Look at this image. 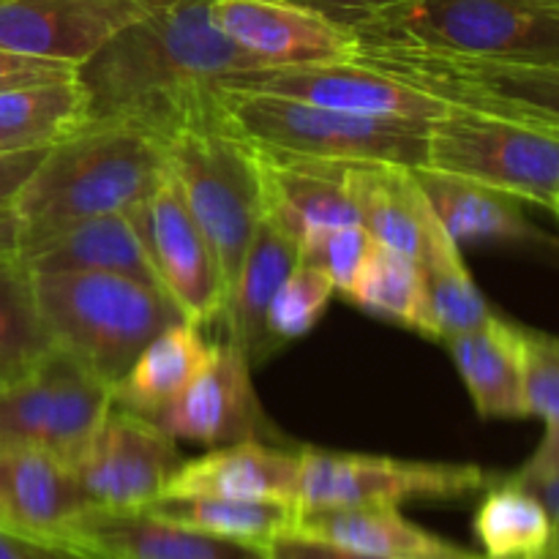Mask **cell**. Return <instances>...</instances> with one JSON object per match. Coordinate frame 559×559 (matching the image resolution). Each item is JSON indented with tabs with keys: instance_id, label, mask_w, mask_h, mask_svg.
<instances>
[{
	"instance_id": "cell-1",
	"label": "cell",
	"mask_w": 559,
	"mask_h": 559,
	"mask_svg": "<svg viewBox=\"0 0 559 559\" xmlns=\"http://www.w3.org/2000/svg\"><path fill=\"white\" fill-rule=\"evenodd\" d=\"M211 3L151 0L142 20L85 60L76 80L87 118L126 120L164 142L224 80L262 69L213 25Z\"/></svg>"
},
{
	"instance_id": "cell-2",
	"label": "cell",
	"mask_w": 559,
	"mask_h": 559,
	"mask_svg": "<svg viewBox=\"0 0 559 559\" xmlns=\"http://www.w3.org/2000/svg\"><path fill=\"white\" fill-rule=\"evenodd\" d=\"M164 173L158 136L126 120H82L49 142L16 194V251L69 224L126 213L151 194Z\"/></svg>"
},
{
	"instance_id": "cell-3",
	"label": "cell",
	"mask_w": 559,
	"mask_h": 559,
	"mask_svg": "<svg viewBox=\"0 0 559 559\" xmlns=\"http://www.w3.org/2000/svg\"><path fill=\"white\" fill-rule=\"evenodd\" d=\"M164 162L186 207L211 243L229 298L246 249L265 218L260 145L235 129L222 109L216 87L213 96L186 115L183 123L164 140Z\"/></svg>"
},
{
	"instance_id": "cell-4",
	"label": "cell",
	"mask_w": 559,
	"mask_h": 559,
	"mask_svg": "<svg viewBox=\"0 0 559 559\" xmlns=\"http://www.w3.org/2000/svg\"><path fill=\"white\" fill-rule=\"evenodd\" d=\"M55 349L112 388L162 331L186 320L167 293L118 273H31Z\"/></svg>"
},
{
	"instance_id": "cell-5",
	"label": "cell",
	"mask_w": 559,
	"mask_h": 559,
	"mask_svg": "<svg viewBox=\"0 0 559 559\" xmlns=\"http://www.w3.org/2000/svg\"><path fill=\"white\" fill-rule=\"evenodd\" d=\"M355 36L489 63H559L549 0H399Z\"/></svg>"
},
{
	"instance_id": "cell-6",
	"label": "cell",
	"mask_w": 559,
	"mask_h": 559,
	"mask_svg": "<svg viewBox=\"0 0 559 559\" xmlns=\"http://www.w3.org/2000/svg\"><path fill=\"white\" fill-rule=\"evenodd\" d=\"M218 102L240 134L267 151L328 162H388L426 167L429 123L338 112L282 96L218 87Z\"/></svg>"
},
{
	"instance_id": "cell-7",
	"label": "cell",
	"mask_w": 559,
	"mask_h": 559,
	"mask_svg": "<svg viewBox=\"0 0 559 559\" xmlns=\"http://www.w3.org/2000/svg\"><path fill=\"white\" fill-rule=\"evenodd\" d=\"M358 63L388 71L453 107L519 120L559 140V63H489L366 41H360Z\"/></svg>"
},
{
	"instance_id": "cell-8",
	"label": "cell",
	"mask_w": 559,
	"mask_h": 559,
	"mask_svg": "<svg viewBox=\"0 0 559 559\" xmlns=\"http://www.w3.org/2000/svg\"><path fill=\"white\" fill-rule=\"evenodd\" d=\"M426 167L555 211L559 140L500 115L453 107L426 131Z\"/></svg>"
},
{
	"instance_id": "cell-9",
	"label": "cell",
	"mask_w": 559,
	"mask_h": 559,
	"mask_svg": "<svg viewBox=\"0 0 559 559\" xmlns=\"http://www.w3.org/2000/svg\"><path fill=\"white\" fill-rule=\"evenodd\" d=\"M112 407V388L63 353L0 385V448H36L71 464Z\"/></svg>"
},
{
	"instance_id": "cell-10",
	"label": "cell",
	"mask_w": 559,
	"mask_h": 559,
	"mask_svg": "<svg viewBox=\"0 0 559 559\" xmlns=\"http://www.w3.org/2000/svg\"><path fill=\"white\" fill-rule=\"evenodd\" d=\"M491 475L475 464L402 462L369 453L300 451L298 513L322 508L388 506L413 500H462L486 491Z\"/></svg>"
},
{
	"instance_id": "cell-11",
	"label": "cell",
	"mask_w": 559,
	"mask_h": 559,
	"mask_svg": "<svg viewBox=\"0 0 559 559\" xmlns=\"http://www.w3.org/2000/svg\"><path fill=\"white\" fill-rule=\"evenodd\" d=\"M183 462L178 442L153 420L112 402L69 469L91 508L142 511L164 495Z\"/></svg>"
},
{
	"instance_id": "cell-12",
	"label": "cell",
	"mask_w": 559,
	"mask_h": 559,
	"mask_svg": "<svg viewBox=\"0 0 559 559\" xmlns=\"http://www.w3.org/2000/svg\"><path fill=\"white\" fill-rule=\"evenodd\" d=\"M218 87L262 96L295 98L338 112L371 115V118H404L431 123L451 112V104L435 93L407 85L388 71L358 63H306V66H262L238 71Z\"/></svg>"
},
{
	"instance_id": "cell-13",
	"label": "cell",
	"mask_w": 559,
	"mask_h": 559,
	"mask_svg": "<svg viewBox=\"0 0 559 559\" xmlns=\"http://www.w3.org/2000/svg\"><path fill=\"white\" fill-rule=\"evenodd\" d=\"M126 213L145 246L158 284L186 320L200 328L222 320L227 300L222 271L173 178L164 173L151 194Z\"/></svg>"
},
{
	"instance_id": "cell-14",
	"label": "cell",
	"mask_w": 559,
	"mask_h": 559,
	"mask_svg": "<svg viewBox=\"0 0 559 559\" xmlns=\"http://www.w3.org/2000/svg\"><path fill=\"white\" fill-rule=\"evenodd\" d=\"M211 20L260 66L349 63L360 52L349 27L289 0H213Z\"/></svg>"
},
{
	"instance_id": "cell-15",
	"label": "cell",
	"mask_w": 559,
	"mask_h": 559,
	"mask_svg": "<svg viewBox=\"0 0 559 559\" xmlns=\"http://www.w3.org/2000/svg\"><path fill=\"white\" fill-rule=\"evenodd\" d=\"M151 0H0V47L80 69Z\"/></svg>"
},
{
	"instance_id": "cell-16",
	"label": "cell",
	"mask_w": 559,
	"mask_h": 559,
	"mask_svg": "<svg viewBox=\"0 0 559 559\" xmlns=\"http://www.w3.org/2000/svg\"><path fill=\"white\" fill-rule=\"evenodd\" d=\"M249 358L233 342L216 344L211 364L175 402L151 418L169 440L218 448L260 440L262 415Z\"/></svg>"
},
{
	"instance_id": "cell-17",
	"label": "cell",
	"mask_w": 559,
	"mask_h": 559,
	"mask_svg": "<svg viewBox=\"0 0 559 559\" xmlns=\"http://www.w3.org/2000/svg\"><path fill=\"white\" fill-rule=\"evenodd\" d=\"M55 544L91 559H267V546L218 538L147 511L87 508Z\"/></svg>"
},
{
	"instance_id": "cell-18",
	"label": "cell",
	"mask_w": 559,
	"mask_h": 559,
	"mask_svg": "<svg viewBox=\"0 0 559 559\" xmlns=\"http://www.w3.org/2000/svg\"><path fill=\"white\" fill-rule=\"evenodd\" d=\"M87 508L69 464L36 448H0V533L55 544Z\"/></svg>"
},
{
	"instance_id": "cell-19",
	"label": "cell",
	"mask_w": 559,
	"mask_h": 559,
	"mask_svg": "<svg viewBox=\"0 0 559 559\" xmlns=\"http://www.w3.org/2000/svg\"><path fill=\"white\" fill-rule=\"evenodd\" d=\"M300 451L243 440L207 448L186 459L162 497H229V500L287 502L298 508Z\"/></svg>"
},
{
	"instance_id": "cell-20",
	"label": "cell",
	"mask_w": 559,
	"mask_h": 559,
	"mask_svg": "<svg viewBox=\"0 0 559 559\" xmlns=\"http://www.w3.org/2000/svg\"><path fill=\"white\" fill-rule=\"evenodd\" d=\"M260 153L265 178V216L282 224L300 246L325 229L360 224L344 183V162L295 156L267 147H260Z\"/></svg>"
},
{
	"instance_id": "cell-21",
	"label": "cell",
	"mask_w": 559,
	"mask_h": 559,
	"mask_svg": "<svg viewBox=\"0 0 559 559\" xmlns=\"http://www.w3.org/2000/svg\"><path fill=\"white\" fill-rule=\"evenodd\" d=\"M413 169L388 162L342 164L344 183L366 233L377 243L404 251L420 262L431 240L442 233V224Z\"/></svg>"
},
{
	"instance_id": "cell-22",
	"label": "cell",
	"mask_w": 559,
	"mask_h": 559,
	"mask_svg": "<svg viewBox=\"0 0 559 559\" xmlns=\"http://www.w3.org/2000/svg\"><path fill=\"white\" fill-rule=\"evenodd\" d=\"M298 262V240L271 216L262 218L229 289L222 320H218L227 328V342L243 349L251 366L267 364L278 353L267 333V309H271L273 295L278 293L282 282Z\"/></svg>"
},
{
	"instance_id": "cell-23",
	"label": "cell",
	"mask_w": 559,
	"mask_h": 559,
	"mask_svg": "<svg viewBox=\"0 0 559 559\" xmlns=\"http://www.w3.org/2000/svg\"><path fill=\"white\" fill-rule=\"evenodd\" d=\"M16 257L31 273H118L162 289L129 213L69 224L20 249Z\"/></svg>"
},
{
	"instance_id": "cell-24",
	"label": "cell",
	"mask_w": 559,
	"mask_h": 559,
	"mask_svg": "<svg viewBox=\"0 0 559 559\" xmlns=\"http://www.w3.org/2000/svg\"><path fill=\"white\" fill-rule=\"evenodd\" d=\"M293 533L325 540L342 549L393 559H475L462 546L418 527L399 508L358 506L300 511Z\"/></svg>"
},
{
	"instance_id": "cell-25",
	"label": "cell",
	"mask_w": 559,
	"mask_h": 559,
	"mask_svg": "<svg viewBox=\"0 0 559 559\" xmlns=\"http://www.w3.org/2000/svg\"><path fill=\"white\" fill-rule=\"evenodd\" d=\"M480 418H527L522 388V328L491 314L484 325L442 342Z\"/></svg>"
},
{
	"instance_id": "cell-26",
	"label": "cell",
	"mask_w": 559,
	"mask_h": 559,
	"mask_svg": "<svg viewBox=\"0 0 559 559\" xmlns=\"http://www.w3.org/2000/svg\"><path fill=\"white\" fill-rule=\"evenodd\" d=\"M413 173L442 229L459 246L480 240H546L527 222L516 197L431 167H415Z\"/></svg>"
},
{
	"instance_id": "cell-27",
	"label": "cell",
	"mask_w": 559,
	"mask_h": 559,
	"mask_svg": "<svg viewBox=\"0 0 559 559\" xmlns=\"http://www.w3.org/2000/svg\"><path fill=\"white\" fill-rule=\"evenodd\" d=\"M216 344L202 336V328L180 320L158 333L112 385V402L151 418L180 396L211 364Z\"/></svg>"
},
{
	"instance_id": "cell-28",
	"label": "cell",
	"mask_w": 559,
	"mask_h": 559,
	"mask_svg": "<svg viewBox=\"0 0 559 559\" xmlns=\"http://www.w3.org/2000/svg\"><path fill=\"white\" fill-rule=\"evenodd\" d=\"M142 511L200 533L254 546H267L271 540L293 533L298 519V508L287 502L229 497H158Z\"/></svg>"
},
{
	"instance_id": "cell-29",
	"label": "cell",
	"mask_w": 559,
	"mask_h": 559,
	"mask_svg": "<svg viewBox=\"0 0 559 559\" xmlns=\"http://www.w3.org/2000/svg\"><path fill=\"white\" fill-rule=\"evenodd\" d=\"M344 298L364 311L413 328L420 336L435 338L429 304H426L424 271H420V262L404 251L374 240Z\"/></svg>"
},
{
	"instance_id": "cell-30",
	"label": "cell",
	"mask_w": 559,
	"mask_h": 559,
	"mask_svg": "<svg viewBox=\"0 0 559 559\" xmlns=\"http://www.w3.org/2000/svg\"><path fill=\"white\" fill-rule=\"evenodd\" d=\"M475 535L491 559L527 557L549 549L555 522L544 502L508 475L491 480L475 513Z\"/></svg>"
},
{
	"instance_id": "cell-31",
	"label": "cell",
	"mask_w": 559,
	"mask_h": 559,
	"mask_svg": "<svg viewBox=\"0 0 559 559\" xmlns=\"http://www.w3.org/2000/svg\"><path fill=\"white\" fill-rule=\"evenodd\" d=\"M55 344L38 311L33 276L16 251H0V382L36 369Z\"/></svg>"
},
{
	"instance_id": "cell-32",
	"label": "cell",
	"mask_w": 559,
	"mask_h": 559,
	"mask_svg": "<svg viewBox=\"0 0 559 559\" xmlns=\"http://www.w3.org/2000/svg\"><path fill=\"white\" fill-rule=\"evenodd\" d=\"M426 282V304H429L431 331L437 342L473 331L491 317L484 293L475 284L462 246L442 229L420 260Z\"/></svg>"
},
{
	"instance_id": "cell-33",
	"label": "cell",
	"mask_w": 559,
	"mask_h": 559,
	"mask_svg": "<svg viewBox=\"0 0 559 559\" xmlns=\"http://www.w3.org/2000/svg\"><path fill=\"white\" fill-rule=\"evenodd\" d=\"M87 118L80 80H52L0 93V129L49 145Z\"/></svg>"
},
{
	"instance_id": "cell-34",
	"label": "cell",
	"mask_w": 559,
	"mask_h": 559,
	"mask_svg": "<svg viewBox=\"0 0 559 559\" xmlns=\"http://www.w3.org/2000/svg\"><path fill=\"white\" fill-rule=\"evenodd\" d=\"M336 287L320 265L300 260L273 295L267 309V333L278 349L314 331L331 306Z\"/></svg>"
},
{
	"instance_id": "cell-35",
	"label": "cell",
	"mask_w": 559,
	"mask_h": 559,
	"mask_svg": "<svg viewBox=\"0 0 559 559\" xmlns=\"http://www.w3.org/2000/svg\"><path fill=\"white\" fill-rule=\"evenodd\" d=\"M522 388L527 415L559 426V338L522 328Z\"/></svg>"
},
{
	"instance_id": "cell-36",
	"label": "cell",
	"mask_w": 559,
	"mask_h": 559,
	"mask_svg": "<svg viewBox=\"0 0 559 559\" xmlns=\"http://www.w3.org/2000/svg\"><path fill=\"white\" fill-rule=\"evenodd\" d=\"M371 243H374V238L366 233L364 224H342V227L325 229V233L306 240L300 246V260L320 265L331 276L336 293L344 295L358 276Z\"/></svg>"
},
{
	"instance_id": "cell-37",
	"label": "cell",
	"mask_w": 559,
	"mask_h": 559,
	"mask_svg": "<svg viewBox=\"0 0 559 559\" xmlns=\"http://www.w3.org/2000/svg\"><path fill=\"white\" fill-rule=\"evenodd\" d=\"M49 145L0 153V251H16L14 200Z\"/></svg>"
},
{
	"instance_id": "cell-38",
	"label": "cell",
	"mask_w": 559,
	"mask_h": 559,
	"mask_svg": "<svg viewBox=\"0 0 559 559\" xmlns=\"http://www.w3.org/2000/svg\"><path fill=\"white\" fill-rule=\"evenodd\" d=\"M71 76H76V66L63 63V60L33 58V55L11 52V49L0 47V93L38 85V82L71 80Z\"/></svg>"
},
{
	"instance_id": "cell-39",
	"label": "cell",
	"mask_w": 559,
	"mask_h": 559,
	"mask_svg": "<svg viewBox=\"0 0 559 559\" xmlns=\"http://www.w3.org/2000/svg\"><path fill=\"white\" fill-rule=\"evenodd\" d=\"M289 3L304 5V9L328 16L331 22L349 27L355 33L364 25H369L382 11L391 9L393 3H399V0H289Z\"/></svg>"
},
{
	"instance_id": "cell-40",
	"label": "cell",
	"mask_w": 559,
	"mask_h": 559,
	"mask_svg": "<svg viewBox=\"0 0 559 559\" xmlns=\"http://www.w3.org/2000/svg\"><path fill=\"white\" fill-rule=\"evenodd\" d=\"M267 559H393V557L364 555V551L342 549V546L325 544V540H314L298 533H287L282 535V538L267 544Z\"/></svg>"
},
{
	"instance_id": "cell-41",
	"label": "cell",
	"mask_w": 559,
	"mask_h": 559,
	"mask_svg": "<svg viewBox=\"0 0 559 559\" xmlns=\"http://www.w3.org/2000/svg\"><path fill=\"white\" fill-rule=\"evenodd\" d=\"M516 475H559V426L546 429L540 445Z\"/></svg>"
},
{
	"instance_id": "cell-42",
	"label": "cell",
	"mask_w": 559,
	"mask_h": 559,
	"mask_svg": "<svg viewBox=\"0 0 559 559\" xmlns=\"http://www.w3.org/2000/svg\"><path fill=\"white\" fill-rule=\"evenodd\" d=\"M516 484H522L524 489L533 491L544 508L549 511L551 522H555V533L559 535V475H511Z\"/></svg>"
},
{
	"instance_id": "cell-43",
	"label": "cell",
	"mask_w": 559,
	"mask_h": 559,
	"mask_svg": "<svg viewBox=\"0 0 559 559\" xmlns=\"http://www.w3.org/2000/svg\"><path fill=\"white\" fill-rule=\"evenodd\" d=\"M22 555L25 559H91L74 549H66V546L58 544H27V540H20Z\"/></svg>"
},
{
	"instance_id": "cell-44",
	"label": "cell",
	"mask_w": 559,
	"mask_h": 559,
	"mask_svg": "<svg viewBox=\"0 0 559 559\" xmlns=\"http://www.w3.org/2000/svg\"><path fill=\"white\" fill-rule=\"evenodd\" d=\"M25 147H38L36 142L25 140L20 134H11V131L0 129V153H9V151H25Z\"/></svg>"
},
{
	"instance_id": "cell-45",
	"label": "cell",
	"mask_w": 559,
	"mask_h": 559,
	"mask_svg": "<svg viewBox=\"0 0 559 559\" xmlns=\"http://www.w3.org/2000/svg\"><path fill=\"white\" fill-rule=\"evenodd\" d=\"M0 559H25L20 540L11 538V535H5V533H0Z\"/></svg>"
},
{
	"instance_id": "cell-46",
	"label": "cell",
	"mask_w": 559,
	"mask_h": 559,
	"mask_svg": "<svg viewBox=\"0 0 559 559\" xmlns=\"http://www.w3.org/2000/svg\"><path fill=\"white\" fill-rule=\"evenodd\" d=\"M478 559H491V557H478ZM508 559H559V535L555 533V540H551L549 549L538 551V555H527V557H508Z\"/></svg>"
},
{
	"instance_id": "cell-47",
	"label": "cell",
	"mask_w": 559,
	"mask_h": 559,
	"mask_svg": "<svg viewBox=\"0 0 559 559\" xmlns=\"http://www.w3.org/2000/svg\"><path fill=\"white\" fill-rule=\"evenodd\" d=\"M551 213H557V216H559V194H557V202H555V211H551Z\"/></svg>"
},
{
	"instance_id": "cell-48",
	"label": "cell",
	"mask_w": 559,
	"mask_h": 559,
	"mask_svg": "<svg viewBox=\"0 0 559 559\" xmlns=\"http://www.w3.org/2000/svg\"><path fill=\"white\" fill-rule=\"evenodd\" d=\"M549 3H551V5H555V9L559 11V0H549Z\"/></svg>"
},
{
	"instance_id": "cell-49",
	"label": "cell",
	"mask_w": 559,
	"mask_h": 559,
	"mask_svg": "<svg viewBox=\"0 0 559 559\" xmlns=\"http://www.w3.org/2000/svg\"><path fill=\"white\" fill-rule=\"evenodd\" d=\"M0 385H3V382H0Z\"/></svg>"
}]
</instances>
